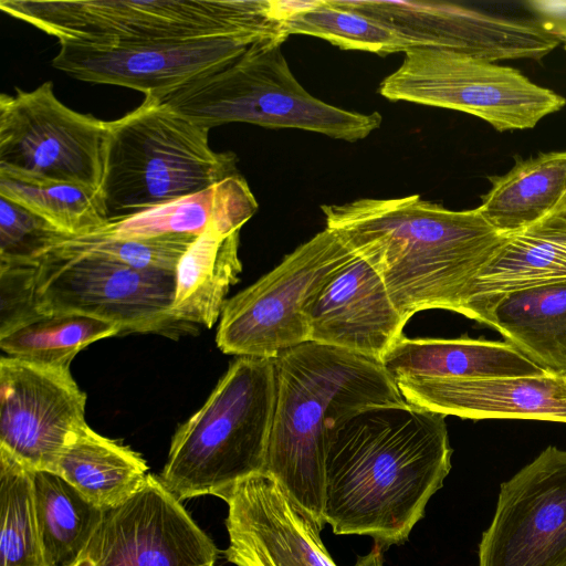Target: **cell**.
Listing matches in <instances>:
<instances>
[{
    "instance_id": "f1b7e54d",
    "label": "cell",
    "mask_w": 566,
    "mask_h": 566,
    "mask_svg": "<svg viewBox=\"0 0 566 566\" xmlns=\"http://www.w3.org/2000/svg\"><path fill=\"white\" fill-rule=\"evenodd\" d=\"M120 332L116 324L76 312L41 313L0 335V347L10 357L70 368L83 348Z\"/></svg>"
},
{
    "instance_id": "4fadbf2b",
    "label": "cell",
    "mask_w": 566,
    "mask_h": 566,
    "mask_svg": "<svg viewBox=\"0 0 566 566\" xmlns=\"http://www.w3.org/2000/svg\"><path fill=\"white\" fill-rule=\"evenodd\" d=\"M478 566H566V451L547 447L501 484Z\"/></svg>"
},
{
    "instance_id": "ffe728a7",
    "label": "cell",
    "mask_w": 566,
    "mask_h": 566,
    "mask_svg": "<svg viewBox=\"0 0 566 566\" xmlns=\"http://www.w3.org/2000/svg\"><path fill=\"white\" fill-rule=\"evenodd\" d=\"M566 282V196L536 223L506 234L470 285L463 315L507 293Z\"/></svg>"
},
{
    "instance_id": "83f0119b",
    "label": "cell",
    "mask_w": 566,
    "mask_h": 566,
    "mask_svg": "<svg viewBox=\"0 0 566 566\" xmlns=\"http://www.w3.org/2000/svg\"><path fill=\"white\" fill-rule=\"evenodd\" d=\"M0 196L80 237L108 224L98 190L0 169Z\"/></svg>"
},
{
    "instance_id": "7c38bea8",
    "label": "cell",
    "mask_w": 566,
    "mask_h": 566,
    "mask_svg": "<svg viewBox=\"0 0 566 566\" xmlns=\"http://www.w3.org/2000/svg\"><path fill=\"white\" fill-rule=\"evenodd\" d=\"M336 1L394 29L409 49L449 50L494 63L541 61L560 44L530 14L507 15L442 1Z\"/></svg>"
},
{
    "instance_id": "d6986e66",
    "label": "cell",
    "mask_w": 566,
    "mask_h": 566,
    "mask_svg": "<svg viewBox=\"0 0 566 566\" xmlns=\"http://www.w3.org/2000/svg\"><path fill=\"white\" fill-rule=\"evenodd\" d=\"M396 384L408 402L446 416L566 423V378L548 373Z\"/></svg>"
},
{
    "instance_id": "44dd1931",
    "label": "cell",
    "mask_w": 566,
    "mask_h": 566,
    "mask_svg": "<svg viewBox=\"0 0 566 566\" xmlns=\"http://www.w3.org/2000/svg\"><path fill=\"white\" fill-rule=\"evenodd\" d=\"M396 381L547 374L509 342L461 338L397 340L381 359Z\"/></svg>"
},
{
    "instance_id": "484cf974",
    "label": "cell",
    "mask_w": 566,
    "mask_h": 566,
    "mask_svg": "<svg viewBox=\"0 0 566 566\" xmlns=\"http://www.w3.org/2000/svg\"><path fill=\"white\" fill-rule=\"evenodd\" d=\"M491 189L478 207L500 234L527 228L551 213L566 196V150L517 159L503 176H492Z\"/></svg>"
},
{
    "instance_id": "836d02e7",
    "label": "cell",
    "mask_w": 566,
    "mask_h": 566,
    "mask_svg": "<svg viewBox=\"0 0 566 566\" xmlns=\"http://www.w3.org/2000/svg\"><path fill=\"white\" fill-rule=\"evenodd\" d=\"M39 314L34 302V262L0 263V335Z\"/></svg>"
},
{
    "instance_id": "d590c367",
    "label": "cell",
    "mask_w": 566,
    "mask_h": 566,
    "mask_svg": "<svg viewBox=\"0 0 566 566\" xmlns=\"http://www.w3.org/2000/svg\"><path fill=\"white\" fill-rule=\"evenodd\" d=\"M354 566H384L382 548L375 544L371 551L359 557Z\"/></svg>"
},
{
    "instance_id": "7402d4cb",
    "label": "cell",
    "mask_w": 566,
    "mask_h": 566,
    "mask_svg": "<svg viewBox=\"0 0 566 566\" xmlns=\"http://www.w3.org/2000/svg\"><path fill=\"white\" fill-rule=\"evenodd\" d=\"M472 319L497 329L546 373L566 378V282L493 298Z\"/></svg>"
},
{
    "instance_id": "4316f807",
    "label": "cell",
    "mask_w": 566,
    "mask_h": 566,
    "mask_svg": "<svg viewBox=\"0 0 566 566\" xmlns=\"http://www.w3.org/2000/svg\"><path fill=\"white\" fill-rule=\"evenodd\" d=\"M33 493L45 566H71L87 545L104 511L50 471L33 472Z\"/></svg>"
},
{
    "instance_id": "f546056e",
    "label": "cell",
    "mask_w": 566,
    "mask_h": 566,
    "mask_svg": "<svg viewBox=\"0 0 566 566\" xmlns=\"http://www.w3.org/2000/svg\"><path fill=\"white\" fill-rule=\"evenodd\" d=\"M33 470L0 449V566H45Z\"/></svg>"
},
{
    "instance_id": "8fae6325",
    "label": "cell",
    "mask_w": 566,
    "mask_h": 566,
    "mask_svg": "<svg viewBox=\"0 0 566 566\" xmlns=\"http://www.w3.org/2000/svg\"><path fill=\"white\" fill-rule=\"evenodd\" d=\"M109 122L65 106L52 82L0 95V169L99 191Z\"/></svg>"
},
{
    "instance_id": "52a82bcc",
    "label": "cell",
    "mask_w": 566,
    "mask_h": 566,
    "mask_svg": "<svg viewBox=\"0 0 566 566\" xmlns=\"http://www.w3.org/2000/svg\"><path fill=\"white\" fill-rule=\"evenodd\" d=\"M0 8L56 38L60 44L235 35L287 39L273 0H1Z\"/></svg>"
},
{
    "instance_id": "e575fe53",
    "label": "cell",
    "mask_w": 566,
    "mask_h": 566,
    "mask_svg": "<svg viewBox=\"0 0 566 566\" xmlns=\"http://www.w3.org/2000/svg\"><path fill=\"white\" fill-rule=\"evenodd\" d=\"M524 7L530 15L564 44L566 51V0H528Z\"/></svg>"
},
{
    "instance_id": "7a4b0ae2",
    "label": "cell",
    "mask_w": 566,
    "mask_h": 566,
    "mask_svg": "<svg viewBox=\"0 0 566 566\" xmlns=\"http://www.w3.org/2000/svg\"><path fill=\"white\" fill-rule=\"evenodd\" d=\"M321 209L326 228L374 268L407 322L430 308L463 315L470 285L505 237L478 208L449 210L418 195Z\"/></svg>"
},
{
    "instance_id": "9a60e30c",
    "label": "cell",
    "mask_w": 566,
    "mask_h": 566,
    "mask_svg": "<svg viewBox=\"0 0 566 566\" xmlns=\"http://www.w3.org/2000/svg\"><path fill=\"white\" fill-rule=\"evenodd\" d=\"M86 396L69 367L0 359V449L33 471L54 472L85 426Z\"/></svg>"
},
{
    "instance_id": "e0dca14e",
    "label": "cell",
    "mask_w": 566,
    "mask_h": 566,
    "mask_svg": "<svg viewBox=\"0 0 566 566\" xmlns=\"http://www.w3.org/2000/svg\"><path fill=\"white\" fill-rule=\"evenodd\" d=\"M218 497L228 505L224 556L235 566H338L323 528L271 474H252Z\"/></svg>"
},
{
    "instance_id": "6da1fadb",
    "label": "cell",
    "mask_w": 566,
    "mask_h": 566,
    "mask_svg": "<svg viewBox=\"0 0 566 566\" xmlns=\"http://www.w3.org/2000/svg\"><path fill=\"white\" fill-rule=\"evenodd\" d=\"M446 415L410 403L366 408L336 424L325 457L324 522L382 549L405 543L451 470Z\"/></svg>"
},
{
    "instance_id": "30bf717a",
    "label": "cell",
    "mask_w": 566,
    "mask_h": 566,
    "mask_svg": "<svg viewBox=\"0 0 566 566\" xmlns=\"http://www.w3.org/2000/svg\"><path fill=\"white\" fill-rule=\"evenodd\" d=\"M175 272L144 271L108 256L57 245L34 262L40 313L76 312L122 332H178L171 314Z\"/></svg>"
},
{
    "instance_id": "9c48e42d",
    "label": "cell",
    "mask_w": 566,
    "mask_h": 566,
    "mask_svg": "<svg viewBox=\"0 0 566 566\" xmlns=\"http://www.w3.org/2000/svg\"><path fill=\"white\" fill-rule=\"evenodd\" d=\"M354 255L325 228L272 271L226 301L216 342L240 357L275 358L308 342L306 308L323 285Z\"/></svg>"
},
{
    "instance_id": "5b68a950",
    "label": "cell",
    "mask_w": 566,
    "mask_h": 566,
    "mask_svg": "<svg viewBox=\"0 0 566 566\" xmlns=\"http://www.w3.org/2000/svg\"><path fill=\"white\" fill-rule=\"evenodd\" d=\"M101 198L108 223L206 189L239 174L233 153H217L210 128L151 96L109 122Z\"/></svg>"
},
{
    "instance_id": "1f68e13d",
    "label": "cell",
    "mask_w": 566,
    "mask_h": 566,
    "mask_svg": "<svg viewBox=\"0 0 566 566\" xmlns=\"http://www.w3.org/2000/svg\"><path fill=\"white\" fill-rule=\"evenodd\" d=\"M196 238L189 234H166L120 239L95 231L73 237L60 245L98 253L138 270L175 272L181 256Z\"/></svg>"
},
{
    "instance_id": "3957f363",
    "label": "cell",
    "mask_w": 566,
    "mask_h": 566,
    "mask_svg": "<svg viewBox=\"0 0 566 566\" xmlns=\"http://www.w3.org/2000/svg\"><path fill=\"white\" fill-rule=\"evenodd\" d=\"M273 363L275 405L263 472L323 528L328 434L358 411L406 399L381 361L342 348L305 342Z\"/></svg>"
},
{
    "instance_id": "ac0fdd59",
    "label": "cell",
    "mask_w": 566,
    "mask_h": 566,
    "mask_svg": "<svg viewBox=\"0 0 566 566\" xmlns=\"http://www.w3.org/2000/svg\"><path fill=\"white\" fill-rule=\"evenodd\" d=\"M306 317L308 342L379 361L407 323L378 273L355 252L310 302Z\"/></svg>"
},
{
    "instance_id": "603a6c76",
    "label": "cell",
    "mask_w": 566,
    "mask_h": 566,
    "mask_svg": "<svg viewBox=\"0 0 566 566\" xmlns=\"http://www.w3.org/2000/svg\"><path fill=\"white\" fill-rule=\"evenodd\" d=\"M256 209V200L245 179L237 174L189 196L108 223L97 231L120 239L166 234L199 237L209 228L228 234L240 231Z\"/></svg>"
},
{
    "instance_id": "ba28073f",
    "label": "cell",
    "mask_w": 566,
    "mask_h": 566,
    "mask_svg": "<svg viewBox=\"0 0 566 566\" xmlns=\"http://www.w3.org/2000/svg\"><path fill=\"white\" fill-rule=\"evenodd\" d=\"M388 101L464 112L499 132L533 128L566 98L510 66L467 54L412 48L378 88Z\"/></svg>"
},
{
    "instance_id": "d6a6232c",
    "label": "cell",
    "mask_w": 566,
    "mask_h": 566,
    "mask_svg": "<svg viewBox=\"0 0 566 566\" xmlns=\"http://www.w3.org/2000/svg\"><path fill=\"white\" fill-rule=\"evenodd\" d=\"M72 235L0 196V263H33Z\"/></svg>"
},
{
    "instance_id": "5bb4252c",
    "label": "cell",
    "mask_w": 566,
    "mask_h": 566,
    "mask_svg": "<svg viewBox=\"0 0 566 566\" xmlns=\"http://www.w3.org/2000/svg\"><path fill=\"white\" fill-rule=\"evenodd\" d=\"M216 558L212 539L149 473L135 495L104 511L71 566H214Z\"/></svg>"
},
{
    "instance_id": "cb8c5ba5",
    "label": "cell",
    "mask_w": 566,
    "mask_h": 566,
    "mask_svg": "<svg viewBox=\"0 0 566 566\" xmlns=\"http://www.w3.org/2000/svg\"><path fill=\"white\" fill-rule=\"evenodd\" d=\"M240 231L221 233L209 228L196 238L175 271L172 318L210 328L221 315L231 285L239 280Z\"/></svg>"
},
{
    "instance_id": "4dcf8cb0",
    "label": "cell",
    "mask_w": 566,
    "mask_h": 566,
    "mask_svg": "<svg viewBox=\"0 0 566 566\" xmlns=\"http://www.w3.org/2000/svg\"><path fill=\"white\" fill-rule=\"evenodd\" d=\"M287 38L303 34L324 39L342 50H360L379 55L405 53L406 40L394 29L365 13L345 8L336 0L317 4L283 23Z\"/></svg>"
},
{
    "instance_id": "2e32d148",
    "label": "cell",
    "mask_w": 566,
    "mask_h": 566,
    "mask_svg": "<svg viewBox=\"0 0 566 566\" xmlns=\"http://www.w3.org/2000/svg\"><path fill=\"white\" fill-rule=\"evenodd\" d=\"M262 41L270 40L235 35L109 45L60 44L52 65L83 82L157 96L229 63Z\"/></svg>"
},
{
    "instance_id": "8992f818",
    "label": "cell",
    "mask_w": 566,
    "mask_h": 566,
    "mask_svg": "<svg viewBox=\"0 0 566 566\" xmlns=\"http://www.w3.org/2000/svg\"><path fill=\"white\" fill-rule=\"evenodd\" d=\"M282 43L259 42L229 63L151 97L208 128L247 123L357 142L380 127L378 112H352L311 95L290 70Z\"/></svg>"
},
{
    "instance_id": "277c9868",
    "label": "cell",
    "mask_w": 566,
    "mask_h": 566,
    "mask_svg": "<svg viewBox=\"0 0 566 566\" xmlns=\"http://www.w3.org/2000/svg\"><path fill=\"white\" fill-rule=\"evenodd\" d=\"M275 405L273 358L239 357L175 432L159 475L180 502L263 472Z\"/></svg>"
},
{
    "instance_id": "d4e9b609",
    "label": "cell",
    "mask_w": 566,
    "mask_h": 566,
    "mask_svg": "<svg viewBox=\"0 0 566 566\" xmlns=\"http://www.w3.org/2000/svg\"><path fill=\"white\" fill-rule=\"evenodd\" d=\"M103 511L116 507L146 483L148 465L129 447L85 424L63 450L55 471Z\"/></svg>"
}]
</instances>
